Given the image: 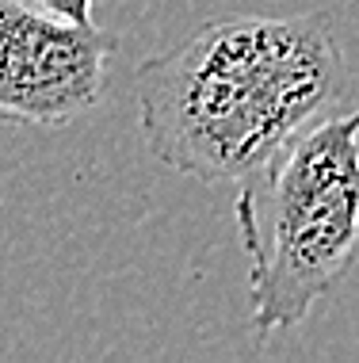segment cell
I'll use <instances>...</instances> for the list:
<instances>
[{
  "mask_svg": "<svg viewBox=\"0 0 359 363\" xmlns=\"http://www.w3.org/2000/svg\"><path fill=\"white\" fill-rule=\"evenodd\" d=\"M23 4H31L35 12H46L54 19H65V23H81V27H92L96 16V0H23Z\"/></svg>",
  "mask_w": 359,
  "mask_h": 363,
  "instance_id": "cell-4",
  "label": "cell"
},
{
  "mask_svg": "<svg viewBox=\"0 0 359 363\" xmlns=\"http://www.w3.org/2000/svg\"><path fill=\"white\" fill-rule=\"evenodd\" d=\"M348 62L321 12L226 16L134 73L138 126L164 169L241 184L344 100Z\"/></svg>",
  "mask_w": 359,
  "mask_h": 363,
  "instance_id": "cell-1",
  "label": "cell"
},
{
  "mask_svg": "<svg viewBox=\"0 0 359 363\" xmlns=\"http://www.w3.org/2000/svg\"><path fill=\"white\" fill-rule=\"evenodd\" d=\"M119 38L0 0V126H69L108 92Z\"/></svg>",
  "mask_w": 359,
  "mask_h": 363,
  "instance_id": "cell-3",
  "label": "cell"
},
{
  "mask_svg": "<svg viewBox=\"0 0 359 363\" xmlns=\"http://www.w3.org/2000/svg\"><path fill=\"white\" fill-rule=\"evenodd\" d=\"M234 222L256 340L298 329L359 252V111L314 119L245 176Z\"/></svg>",
  "mask_w": 359,
  "mask_h": 363,
  "instance_id": "cell-2",
  "label": "cell"
}]
</instances>
